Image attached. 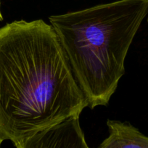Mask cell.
<instances>
[{"instance_id": "6da1fadb", "label": "cell", "mask_w": 148, "mask_h": 148, "mask_svg": "<svg viewBox=\"0 0 148 148\" xmlns=\"http://www.w3.org/2000/svg\"><path fill=\"white\" fill-rule=\"evenodd\" d=\"M86 107L51 25L20 20L0 27V127L15 147Z\"/></svg>"}, {"instance_id": "7a4b0ae2", "label": "cell", "mask_w": 148, "mask_h": 148, "mask_svg": "<svg viewBox=\"0 0 148 148\" xmlns=\"http://www.w3.org/2000/svg\"><path fill=\"white\" fill-rule=\"evenodd\" d=\"M147 14L148 0H118L49 17L91 109L109 103Z\"/></svg>"}, {"instance_id": "3957f363", "label": "cell", "mask_w": 148, "mask_h": 148, "mask_svg": "<svg viewBox=\"0 0 148 148\" xmlns=\"http://www.w3.org/2000/svg\"><path fill=\"white\" fill-rule=\"evenodd\" d=\"M81 114L71 116L31 137L24 148H88L79 124Z\"/></svg>"}, {"instance_id": "277c9868", "label": "cell", "mask_w": 148, "mask_h": 148, "mask_svg": "<svg viewBox=\"0 0 148 148\" xmlns=\"http://www.w3.org/2000/svg\"><path fill=\"white\" fill-rule=\"evenodd\" d=\"M109 136L100 148H148V137L129 122L107 120Z\"/></svg>"}, {"instance_id": "5b68a950", "label": "cell", "mask_w": 148, "mask_h": 148, "mask_svg": "<svg viewBox=\"0 0 148 148\" xmlns=\"http://www.w3.org/2000/svg\"><path fill=\"white\" fill-rule=\"evenodd\" d=\"M4 140H7V136L5 135V134L4 133V132L2 131L1 127H0V146H1V143H2Z\"/></svg>"}, {"instance_id": "8992f818", "label": "cell", "mask_w": 148, "mask_h": 148, "mask_svg": "<svg viewBox=\"0 0 148 148\" xmlns=\"http://www.w3.org/2000/svg\"><path fill=\"white\" fill-rule=\"evenodd\" d=\"M2 20H3V17H2V14H1V10H0V21H1Z\"/></svg>"}, {"instance_id": "52a82bcc", "label": "cell", "mask_w": 148, "mask_h": 148, "mask_svg": "<svg viewBox=\"0 0 148 148\" xmlns=\"http://www.w3.org/2000/svg\"><path fill=\"white\" fill-rule=\"evenodd\" d=\"M147 22H148V18H147Z\"/></svg>"}]
</instances>
